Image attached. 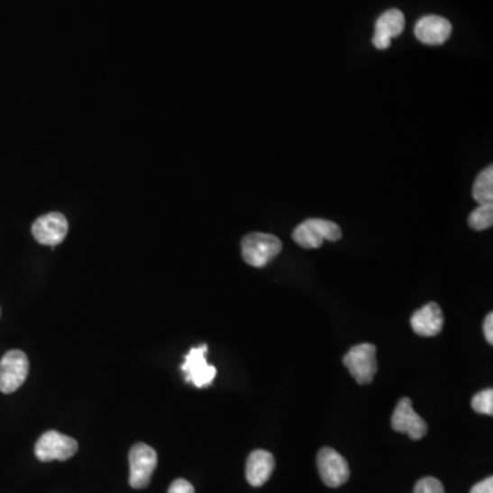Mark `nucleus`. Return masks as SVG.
I'll return each mask as SVG.
<instances>
[{"mask_svg":"<svg viewBox=\"0 0 493 493\" xmlns=\"http://www.w3.org/2000/svg\"><path fill=\"white\" fill-rule=\"evenodd\" d=\"M68 231V220L60 213L41 215L32 225V234L36 242L43 245H51V247L60 244L65 240Z\"/></svg>","mask_w":493,"mask_h":493,"instance_id":"10","label":"nucleus"},{"mask_svg":"<svg viewBox=\"0 0 493 493\" xmlns=\"http://www.w3.org/2000/svg\"><path fill=\"white\" fill-rule=\"evenodd\" d=\"M405 15L400 10L391 9L381 14L376 23L373 44L376 49L387 50L391 46V41L397 38L405 31Z\"/></svg>","mask_w":493,"mask_h":493,"instance_id":"13","label":"nucleus"},{"mask_svg":"<svg viewBox=\"0 0 493 493\" xmlns=\"http://www.w3.org/2000/svg\"><path fill=\"white\" fill-rule=\"evenodd\" d=\"M493 225V205H479L469 215V226L474 231H485Z\"/></svg>","mask_w":493,"mask_h":493,"instance_id":"16","label":"nucleus"},{"mask_svg":"<svg viewBox=\"0 0 493 493\" xmlns=\"http://www.w3.org/2000/svg\"><path fill=\"white\" fill-rule=\"evenodd\" d=\"M168 493H195V488L187 479H178L173 481V484L169 488Z\"/></svg>","mask_w":493,"mask_h":493,"instance_id":"19","label":"nucleus"},{"mask_svg":"<svg viewBox=\"0 0 493 493\" xmlns=\"http://www.w3.org/2000/svg\"><path fill=\"white\" fill-rule=\"evenodd\" d=\"M471 407L476 413L484 414V415H493V391L485 389L474 395L471 400Z\"/></svg>","mask_w":493,"mask_h":493,"instance_id":"17","label":"nucleus"},{"mask_svg":"<svg viewBox=\"0 0 493 493\" xmlns=\"http://www.w3.org/2000/svg\"><path fill=\"white\" fill-rule=\"evenodd\" d=\"M473 197L479 205H490L493 200V166L479 174L473 187Z\"/></svg>","mask_w":493,"mask_h":493,"instance_id":"15","label":"nucleus"},{"mask_svg":"<svg viewBox=\"0 0 493 493\" xmlns=\"http://www.w3.org/2000/svg\"><path fill=\"white\" fill-rule=\"evenodd\" d=\"M0 314H2V311H0Z\"/></svg>","mask_w":493,"mask_h":493,"instance_id":"22","label":"nucleus"},{"mask_svg":"<svg viewBox=\"0 0 493 493\" xmlns=\"http://www.w3.org/2000/svg\"><path fill=\"white\" fill-rule=\"evenodd\" d=\"M470 493H493L492 477H488V479H482L481 482H477V484L471 488Z\"/></svg>","mask_w":493,"mask_h":493,"instance_id":"20","label":"nucleus"},{"mask_svg":"<svg viewBox=\"0 0 493 493\" xmlns=\"http://www.w3.org/2000/svg\"><path fill=\"white\" fill-rule=\"evenodd\" d=\"M205 354H207V345L205 344L192 348L181 365V371L186 377V381L191 382L196 388H205L215 381V376H217V369L208 365Z\"/></svg>","mask_w":493,"mask_h":493,"instance_id":"7","label":"nucleus"},{"mask_svg":"<svg viewBox=\"0 0 493 493\" xmlns=\"http://www.w3.org/2000/svg\"><path fill=\"white\" fill-rule=\"evenodd\" d=\"M484 334L485 339L489 344H493V314L489 313L485 318L484 323Z\"/></svg>","mask_w":493,"mask_h":493,"instance_id":"21","label":"nucleus"},{"mask_svg":"<svg viewBox=\"0 0 493 493\" xmlns=\"http://www.w3.org/2000/svg\"><path fill=\"white\" fill-rule=\"evenodd\" d=\"M158 465L157 451L144 443H137L129 452V484L134 489H143L150 485Z\"/></svg>","mask_w":493,"mask_h":493,"instance_id":"3","label":"nucleus"},{"mask_svg":"<svg viewBox=\"0 0 493 493\" xmlns=\"http://www.w3.org/2000/svg\"><path fill=\"white\" fill-rule=\"evenodd\" d=\"M392 428L399 434H406L413 440H421L428 434V425L421 415L414 410L408 397H403L397 403L391 419Z\"/></svg>","mask_w":493,"mask_h":493,"instance_id":"9","label":"nucleus"},{"mask_svg":"<svg viewBox=\"0 0 493 493\" xmlns=\"http://www.w3.org/2000/svg\"><path fill=\"white\" fill-rule=\"evenodd\" d=\"M452 25L450 21L439 15L421 18L415 25V36L421 43L440 46L450 39Z\"/></svg>","mask_w":493,"mask_h":493,"instance_id":"11","label":"nucleus"},{"mask_svg":"<svg viewBox=\"0 0 493 493\" xmlns=\"http://www.w3.org/2000/svg\"><path fill=\"white\" fill-rule=\"evenodd\" d=\"M376 345L363 342L355 345L348 351L342 363L350 370L351 376L357 379L358 384L366 385L373 381L377 369Z\"/></svg>","mask_w":493,"mask_h":493,"instance_id":"4","label":"nucleus"},{"mask_svg":"<svg viewBox=\"0 0 493 493\" xmlns=\"http://www.w3.org/2000/svg\"><path fill=\"white\" fill-rule=\"evenodd\" d=\"M283 250V242L274 234H247L242 242V254L245 262L254 268H263L270 263Z\"/></svg>","mask_w":493,"mask_h":493,"instance_id":"1","label":"nucleus"},{"mask_svg":"<svg viewBox=\"0 0 493 493\" xmlns=\"http://www.w3.org/2000/svg\"><path fill=\"white\" fill-rule=\"evenodd\" d=\"M78 444L73 437L66 436L57 431H49L36 443L34 453L41 462L68 461L76 455Z\"/></svg>","mask_w":493,"mask_h":493,"instance_id":"6","label":"nucleus"},{"mask_svg":"<svg viewBox=\"0 0 493 493\" xmlns=\"http://www.w3.org/2000/svg\"><path fill=\"white\" fill-rule=\"evenodd\" d=\"M411 328L422 337H434L443 331L444 315L437 303H428L413 314L410 320Z\"/></svg>","mask_w":493,"mask_h":493,"instance_id":"12","label":"nucleus"},{"mask_svg":"<svg viewBox=\"0 0 493 493\" xmlns=\"http://www.w3.org/2000/svg\"><path fill=\"white\" fill-rule=\"evenodd\" d=\"M292 237L303 249H320L325 240L337 242L342 239V228L332 221L310 218L295 228Z\"/></svg>","mask_w":493,"mask_h":493,"instance_id":"2","label":"nucleus"},{"mask_svg":"<svg viewBox=\"0 0 493 493\" xmlns=\"http://www.w3.org/2000/svg\"><path fill=\"white\" fill-rule=\"evenodd\" d=\"M316 466L324 484L331 488H339L350 479V468L344 456L333 448L325 447L316 456Z\"/></svg>","mask_w":493,"mask_h":493,"instance_id":"8","label":"nucleus"},{"mask_svg":"<svg viewBox=\"0 0 493 493\" xmlns=\"http://www.w3.org/2000/svg\"><path fill=\"white\" fill-rule=\"evenodd\" d=\"M276 468L273 453L265 450H255L250 453L245 463V479L251 487H262L270 479Z\"/></svg>","mask_w":493,"mask_h":493,"instance_id":"14","label":"nucleus"},{"mask_svg":"<svg viewBox=\"0 0 493 493\" xmlns=\"http://www.w3.org/2000/svg\"><path fill=\"white\" fill-rule=\"evenodd\" d=\"M414 493H445V490L439 479H434V477H425L416 482Z\"/></svg>","mask_w":493,"mask_h":493,"instance_id":"18","label":"nucleus"},{"mask_svg":"<svg viewBox=\"0 0 493 493\" xmlns=\"http://www.w3.org/2000/svg\"><path fill=\"white\" fill-rule=\"evenodd\" d=\"M29 361L25 352L12 350L0 360V392L9 395L18 391L28 379Z\"/></svg>","mask_w":493,"mask_h":493,"instance_id":"5","label":"nucleus"}]
</instances>
